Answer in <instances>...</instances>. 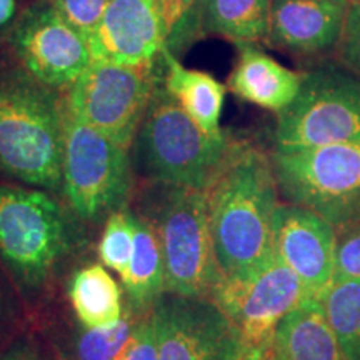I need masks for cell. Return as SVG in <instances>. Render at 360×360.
Here are the masks:
<instances>
[{
    "label": "cell",
    "mask_w": 360,
    "mask_h": 360,
    "mask_svg": "<svg viewBox=\"0 0 360 360\" xmlns=\"http://www.w3.org/2000/svg\"><path fill=\"white\" fill-rule=\"evenodd\" d=\"M347 360H360V278L332 282L317 297Z\"/></svg>",
    "instance_id": "7402d4cb"
},
{
    "label": "cell",
    "mask_w": 360,
    "mask_h": 360,
    "mask_svg": "<svg viewBox=\"0 0 360 360\" xmlns=\"http://www.w3.org/2000/svg\"><path fill=\"white\" fill-rule=\"evenodd\" d=\"M135 215V214H134ZM127 304L135 310H150L165 292L164 259L154 229L135 215L134 252L125 276L120 278Z\"/></svg>",
    "instance_id": "44dd1931"
},
{
    "label": "cell",
    "mask_w": 360,
    "mask_h": 360,
    "mask_svg": "<svg viewBox=\"0 0 360 360\" xmlns=\"http://www.w3.org/2000/svg\"><path fill=\"white\" fill-rule=\"evenodd\" d=\"M274 0H200L177 34L167 40L172 53L205 35H219L233 44L265 42ZM177 56V53H175Z\"/></svg>",
    "instance_id": "2e32d148"
},
{
    "label": "cell",
    "mask_w": 360,
    "mask_h": 360,
    "mask_svg": "<svg viewBox=\"0 0 360 360\" xmlns=\"http://www.w3.org/2000/svg\"><path fill=\"white\" fill-rule=\"evenodd\" d=\"M47 2L67 24L89 39V35L101 22L110 0H47Z\"/></svg>",
    "instance_id": "484cf974"
},
{
    "label": "cell",
    "mask_w": 360,
    "mask_h": 360,
    "mask_svg": "<svg viewBox=\"0 0 360 360\" xmlns=\"http://www.w3.org/2000/svg\"><path fill=\"white\" fill-rule=\"evenodd\" d=\"M360 278V222L337 231L334 282Z\"/></svg>",
    "instance_id": "4316f807"
},
{
    "label": "cell",
    "mask_w": 360,
    "mask_h": 360,
    "mask_svg": "<svg viewBox=\"0 0 360 360\" xmlns=\"http://www.w3.org/2000/svg\"><path fill=\"white\" fill-rule=\"evenodd\" d=\"M64 92L40 82L0 42V184L62 197Z\"/></svg>",
    "instance_id": "7a4b0ae2"
},
{
    "label": "cell",
    "mask_w": 360,
    "mask_h": 360,
    "mask_svg": "<svg viewBox=\"0 0 360 360\" xmlns=\"http://www.w3.org/2000/svg\"><path fill=\"white\" fill-rule=\"evenodd\" d=\"M115 360H159L152 309L142 314L134 335L130 337L127 345L117 355Z\"/></svg>",
    "instance_id": "83f0119b"
},
{
    "label": "cell",
    "mask_w": 360,
    "mask_h": 360,
    "mask_svg": "<svg viewBox=\"0 0 360 360\" xmlns=\"http://www.w3.org/2000/svg\"><path fill=\"white\" fill-rule=\"evenodd\" d=\"M37 360H58V359H49V357H44V355L39 352V357H37Z\"/></svg>",
    "instance_id": "e575fe53"
},
{
    "label": "cell",
    "mask_w": 360,
    "mask_h": 360,
    "mask_svg": "<svg viewBox=\"0 0 360 360\" xmlns=\"http://www.w3.org/2000/svg\"><path fill=\"white\" fill-rule=\"evenodd\" d=\"M142 314L127 304L122 319L114 326L97 328L79 326L80 332L74 340L75 360H115L134 335Z\"/></svg>",
    "instance_id": "603a6c76"
},
{
    "label": "cell",
    "mask_w": 360,
    "mask_h": 360,
    "mask_svg": "<svg viewBox=\"0 0 360 360\" xmlns=\"http://www.w3.org/2000/svg\"><path fill=\"white\" fill-rule=\"evenodd\" d=\"M135 215L132 210H117L103 222L97 254L101 264L122 278L127 272L134 252Z\"/></svg>",
    "instance_id": "cb8c5ba5"
},
{
    "label": "cell",
    "mask_w": 360,
    "mask_h": 360,
    "mask_svg": "<svg viewBox=\"0 0 360 360\" xmlns=\"http://www.w3.org/2000/svg\"><path fill=\"white\" fill-rule=\"evenodd\" d=\"M312 297L304 282L272 254L240 277H222L210 299L222 309L244 344L272 339L287 314Z\"/></svg>",
    "instance_id": "30bf717a"
},
{
    "label": "cell",
    "mask_w": 360,
    "mask_h": 360,
    "mask_svg": "<svg viewBox=\"0 0 360 360\" xmlns=\"http://www.w3.org/2000/svg\"><path fill=\"white\" fill-rule=\"evenodd\" d=\"M354 141H360V75L337 65L305 72L299 96L277 114L274 150Z\"/></svg>",
    "instance_id": "ba28073f"
},
{
    "label": "cell",
    "mask_w": 360,
    "mask_h": 360,
    "mask_svg": "<svg viewBox=\"0 0 360 360\" xmlns=\"http://www.w3.org/2000/svg\"><path fill=\"white\" fill-rule=\"evenodd\" d=\"M29 323H32V319L25 302L6 270L0 267V352L27 334Z\"/></svg>",
    "instance_id": "d4e9b609"
},
{
    "label": "cell",
    "mask_w": 360,
    "mask_h": 360,
    "mask_svg": "<svg viewBox=\"0 0 360 360\" xmlns=\"http://www.w3.org/2000/svg\"><path fill=\"white\" fill-rule=\"evenodd\" d=\"M282 360H347L317 297L285 315L274 334Z\"/></svg>",
    "instance_id": "ac0fdd59"
},
{
    "label": "cell",
    "mask_w": 360,
    "mask_h": 360,
    "mask_svg": "<svg viewBox=\"0 0 360 360\" xmlns=\"http://www.w3.org/2000/svg\"><path fill=\"white\" fill-rule=\"evenodd\" d=\"M233 360H282V357L272 337V339L257 342V344L242 342V347Z\"/></svg>",
    "instance_id": "4dcf8cb0"
},
{
    "label": "cell",
    "mask_w": 360,
    "mask_h": 360,
    "mask_svg": "<svg viewBox=\"0 0 360 360\" xmlns=\"http://www.w3.org/2000/svg\"><path fill=\"white\" fill-rule=\"evenodd\" d=\"M352 0H274L265 42L299 56L337 51Z\"/></svg>",
    "instance_id": "9a60e30c"
},
{
    "label": "cell",
    "mask_w": 360,
    "mask_h": 360,
    "mask_svg": "<svg viewBox=\"0 0 360 360\" xmlns=\"http://www.w3.org/2000/svg\"><path fill=\"white\" fill-rule=\"evenodd\" d=\"M20 12V0H0V42H6L11 37Z\"/></svg>",
    "instance_id": "d6a6232c"
},
{
    "label": "cell",
    "mask_w": 360,
    "mask_h": 360,
    "mask_svg": "<svg viewBox=\"0 0 360 360\" xmlns=\"http://www.w3.org/2000/svg\"><path fill=\"white\" fill-rule=\"evenodd\" d=\"M134 177L130 148L82 122L64 103L62 195L77 219L97 225L127 209Z\"/></svg>",
    "instance_id": "8992f818"
},
{
    "label": "cell",
    "mask_w": 360,
    "mask_h": 360,
    "mask_svg": "<svg viewBox=\"0 0 360 360\" xmlns=\"http://www.w3.org/2000/svg\"><path fill=\"white\" fill-rule=\"evenodd\" d=\"M337 53H339L342 65L360 75V2L357 0L350 2Z\"/></svg>",
    "instance_id": "f1b7e54d"
},
{
    "label": "cell",
    "mask_w": 360,
    "mask_h": 360,
    "mask_svg": "<svg viewBox=\"0 0 360 360\" xmlns=\"http://www.w3.org/2000/svg\"><path fill=\"white\" fill-rule=\"evenodd\" d=\"M39 352L40 349L34 335L27 332L20 339L13 342L11 347L0 352V360H37Z\"/></svg>",
    "instance_id": "1f68e13d"
},
{
    "label": "cell",
    "mask_w": 360,
    "mask_h": 360,
    "mask_svg": "<svg viewBox=\"0 0 360 360\" xmlns=\"http://www.w3.org/2000/svg\"><path fill=\"white\" fill-rule=\"evenodd\" d=\"M357 2H360V0H357Z\"/></svg>",
    "instance_id": "d590c367"
},
{
    "label": "cell",
    "mask_w": 360,
    "mask_h": 360,
    "mask_svg": "<svg viewBox=\"0 0 360 360\" xmlns=\"http://www.w3.org/2000/svg\"><path fill=\"white\" fill-rule=\"evenodd\" d=\"M162 77V57L147 65L92 60L64 92L65 105L82 122L130 148Z\"/></svg>",
    "instance_id": "9c48e42d"
},
{
    "label": "cell",
    "mask_w": 360,
    "mask_h": 360,
    "mask_svg": "<svg viewBox=\"0 0 360 360\" xmlns=\"http://www.w3.org/2000/svg\"><path fill=\"white\" fill-rule=\"evenodd\" d=\"M164 87L180 103L187 115L210 137H220V117L227 87L214 75L202 70L187 69L167 47L162 51Z\"/></svg>",
    "instance_id": "d6986e66"
},
{
    "label": "cell",
    "mask_w": 360,
    "mask_h": 360,
    "mask_svg": "<svg viewBox=\"0 0 360 360\" xmlns=\"http://www.w3.org/2000/svg\"><path fill=\"white\" fill-rule=\"evenodd\" d=\"M22 2V0H20ZM37 2H47V0H24V4H22V8L30 6V4H37Z\"/></svg>",
    "instance_id": "836d02e7"
},
{
    "label": "cell",
    "mask_w": 360,
    "mask_h": 360,
    "mask_svg": "<svg viewBox=\"0 0 360 360\" xmlns=\"http://www.w3.org/2000/svg\"><path fill=\"white\" fill-rule=\"evenodd\" d=\"M74 217L57 193L0 184V267L25 302L32 323L35 310L79 244Z\"/></svg>",
    "instance_id": "3957f363"
},
{
    "label": "cell",
    "mask_w": 360,
    "mask_h": 360,
    "mask_svg": "<svg viewBox=\"0 0 360 360\" xmlns=\"http://www.w3.org/2000/svg\"><path fill=\"white\" fill-rule=\"evenodd\" d=\"M337 229L305 207L283 202L274 220L272 249L312 297H321L334 282Z\"/></svg>",
    "instance_id": "5bb4252c"
},
{
    "label": "cell",
    "mask_w": 360,
    "mask_h": 360,
    "mask_svg": "<svg viewBox=\"0 0 360 360\" xmlns=\"http://www.w3.org/2000/svg\"><path fill=\"white\" fill-rule=\"evenodd\" d=\"M167 37L159 0H110L87 42L94 60L147 65L162 57Z\"/></svg>",
    "instance_id": "4fadbf2b"
},
{
    "label": "cell",
    "mask_w": 360,
    "mask_h": 360,
    "mask_svg": "<svg viewBox=\"0 0 360 360\" xmlns=\"http://www.w3.org/2000/svg\"><path fill=\"white\" fill-rule=\"evenodd\" d=\"M7 42L35 79L60 92H65L94 60L87 39L49 2L22 8Z\"/></svg>",
    "instance_id": "7c38bea8"
},
{
    "label": "cell",
    "mask_w": 360,
    "mask_h": 360,
    "mask_svg": "<svg viewBox=\"0 0 360 360\" xmlns=\"http://www.w3.org/2000/svg\"><path fill=\"white\" fill-rule=\"evenodd\" d=\"M134 214L146 220L159 238L165 292L212 295L222 276L210 233L207 192L148 184Z\"/></svg>",
    "instance_id": "5b68a950"
},
{
    "label": "cell",
    "mask_w": 360,
    "mask_h": 360,
    "mask_svg": "<svg viewBox=\"0 0 360 360\" xmlns=\"http://www.w3.org/2000/svg\"><path fill=\"white\" fill-rule=\"evenodd\" d=\"M237 47L238 58L229 75L227 89L240 101L281 114L299 96L304 74L282 65L254 44Z\"/></svg>",
    "instance_id": "e0dca14e"
},
{
    "label": "cell",
    "mask_w": 360,
    "mask_h": 360,
    "mask_svg": "<svg viewBox=\"0 0 360 360\" xmlns=\"http://www.w3.org/2000/svg\"><path fill=\"white\" fill-rule=\"evenodd\" d=\"M232 137L229 132L207 135L167 92L162 77L130 147L134 172L147 184L207 191Z\"/></svg>",
    "instance_id": "277c9868"
},
{
    "label": "cell",
    "mask_w": 360,
    "mask_h": 360,
    "mask_svg": "<svg viewBox=\"0 0 360 360\" xmlns=\"http://www.w3.org/2000/svg\"><path fill=\"white\" fill-rule=\"evenodd\" d=\"M159 2L164 12L165 24H167L169 40L192 19L200 0H159Z\"/></svg>",
    "instance_id": "f546056e"
},
{
    "label": "cell",
    "mask_w": 360,
    "mask_h": 360,
    "mask_svg": "<svg viewBox=\"0 0 360 360\" xmlns=\"http://www.w3.org/2000/svg\"><path fill=\"white\" fill-rule=\"evenodd\" d=\"M67 297L79 326L110 327L125 312L122 289L103 264H89L72 274Z\"/></svg>",
    "instance_id": "ffe728a7"
},
{
    "label": "cell",
    "mask_w": 360,
    "mask_h": 360,
    "mask_svg": "<svg viewBox=\"0 0 360 360\" xmlns=\"http://www.w3.org/2000/svg\"><path fill=\"white\" fill-rule=\"evenodd\" d=\"M283 200L314 210L337 231L360 222V141L272 150Z\"/></svg>",
    "instance_id": "52a82bcc"
},
{
    "label": "cell",
    "mask_w": 360,
    "mask_h": 360,
    "mask_svg": "<svg viewBox=\"0 0 360 360\" xmlns=\"http://www.w3.org/2000/svg\"><path fill=\"white\" fill-rule=\"evenodd\" d=\"M205 192L220 276H245L274 254L281 192L272 152L233 135L222 167Z\"/></svg>",
    "instance_id": "6da1fadb"
},
{
    "label": "cell",
    "mask_w": 360,
    "mask_h": 360,
    "mask_svg": "<svg viewBox=\"0 0 360 360\" xmlns=\"http://www.w3.org/2000/svg\"><path fill=\"white\" fill-rule=\"evenodd\" d=\"M159 360H233L242 339L210 297L164 292L152 307Z\"/></svg>",
    "instance_id": "8fae6325"
}]
</instances>
